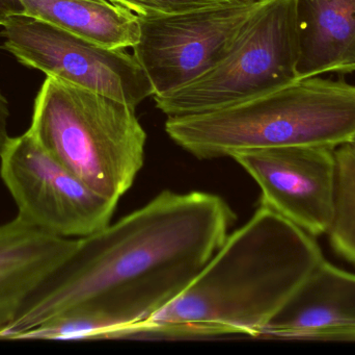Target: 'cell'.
I'll return each instance as SVG.
<instances>
[{
	"label": "cell",
	"instance_id": "6da1fadb",
	"mask_svg": "<svg viewBox=\"0 0 355 355\" xmlns=\"http://www.w3.org/2000/svg\"><path fill=\"white\" fill-rule=\"evenodd\" d=\"M236 219L215 194L160 192L116 222L77 239L74 251L0 339L18 340L67 312L83 318L92 339L122 338L190 285Z\"/></svg>",
	"mask_w": 355,
	"mask_h": 355
},
{
	"label": "cell",
	"instance_id": "7a4b0ae2",
	"mask_svg": "<svg viewBox=\"0 0 355 355\" xmlns=\"http://www.w3.org/2000/svg\"><path fill=\"white\" fill-rule=\"evenodd\" d=\"M324 261L314 237L260 204L174 300L123 337H260Z\"/></svg>",
	"mask_w": 355,
	"mask_h": 355
},
{
	"label": "cell",
	"instance_id": "3957f363",
	"mask_svg": "<svg viewBox=\"0 0 355 355\" xmlns=\"http://www.w3.org/2000/svg\"><path fill=\"white\" fill-rule=\"evenodd\" d=\"M168 137L198 160L283 146L337 148L355 133V85L300 79L277 91L202 114L168 117Z\"/></svg>",
	"mask_w": 355,
	"mask_h": 355
},
{
	"label": "cell",
	"instance_id": "277c9868",
	"mask_svg": "<svg viewBox=\"0 0 355 355\" xmlns=\"http://www.w3.org/2000/svg\"><path fill=\"white\" fill-rule=\"evenodd\" d=\"M135 108L47 76L35 98L28 131L93 191L120 200L145 163L147 133Z\"/></svg>",
	"mask_w": 355,
	"mask_h": 355
},
{
	"label": "cell",
	"instance_id": "5b68a950",
	"mask_svg": "<svg viewBox=\"0 0 355 355\" xmlns=\"http://www.w3.org/2000/svg\"><path fill=\"white\" fill-rule=\"evenodd\" d=\"M298 56L295 0H262L220 62L188 85L154 95V100L168 117L234 106L300 79Z\"/></svg>",
	"mask_w": 355,
	"mask_h": 355
},
{
	"label": "cell",
	"instance_id": "8992f818",
	"mask_svg": "<svg viewBox=\"0 0 355 355\" xmlns=\"http://www.w3.org/2000/svg\"><path fill=\"white\" fill-rule=\"evenodd\" d=\"M0 176L18 217L58 237L79 239L101 231L119 202L93 191L28 131L6 142L0 152Z\"/></svg>",
	"mask_w": 355,
	"mask_h": 355
},
{
	"label": "cell",
	"instance_id": "52a82bcc",
	"mask_svg": "<svg viewBox=\"0 0 355 355\" xmlns=\"http://www.w3.org/2000/svg\"><path fill=\"white\" fill-rule=\"evenodd\" d=\"M2 27L4 49L47 76L135 108L155 94L143 67L125 49L98 45L27 14L10 17Z\"/></svg>",
	"mask_w": 355,
	"mask_h": 355
},
{
	"label": "cell",
	"instance_id": "ba28073f",
	"mask_svg": "<svg viewBox=\"0 0 355 355\" xmlns=\"http://www.w3.org/2000/svg\"><path fill=\"white\" fill-rule=\"evenodd\" d=\"M261 2L137 17L139 38L133 56L147 73L154 95L180 89L220 62Z\"/></svg>",
	"mask_w": 355,
	"mask_h": 355
},
{
	"label": "cell",
	"instance_id": "9c48e42d",
	"mask_svg": "<svg viewBox=\"0 0 355 355\" xmlns=\"http://www.w3.org/2000/svg\"><path fill=\"white\" fill-rule=\"evenodd\" d=\"M336 148L283 146L231 156L256 181L260 204L316 238L327 233L335 213Z\"/></svg>",
	"mask_w": 355,
	"mask_h": 355
},
{
	"label": "cell",
	"instance_id": "30bf717a",
	"mask_svg": "<svg viewBox=\"0 0 355 355\" xmlns=\"http://www.w3.org/2000/svg\"><path fill=\"white\" fill-rule=\"evenodd\" d=\"M260 337L355 340V274L322 261Z\"/></svg>",
	"mask_w": 355,
	"mask_h": 355
},
{
	"label": "cell",
	"instance_id": "8fae6325",
	"mask_svg": "<svg viewBox=\"0 0 355 355\" xmlns=\"http://www.w3.org/2000/svg\"><path fill=\"white\" fill-rule=\"evenodd\" d=\"M77 239L42 231L17 216L0 225V335L66 262Z\"/></svg>",
	"mask_w": 355,
	"mask_h": 355
},
{
	"label": "cell",
	"instance_id": "7c38bea8",
	"mask_svg": "<svg viewBox=\"0 0 355 355\" xmlns=\"http://www.w3.org/2000/svg\"><path fill=\"white\" fill-rule=\"evenodd\" d=\"M298 79L355 71V0H295Z\"/></svg>",
	"mask_w": 355,
	"mask_h": 355
},
{
	"label": "cell",
	"instance_id": "4fadbf2b",
	"mask_svg": "<svg viewBox=\"0 0 355 355\" xmlns=\"http://www.w3.org/2000/svg\"><path fill=\"white\" fill-rule=\"evenodd\" d=\"M25 14L43 19L87 41L112 49L139 41L137 15L108 0H22Z\"/></svg>",
	"mask_w": 355,
	"mask_h": 355
},
{
	"label": "cell",
	"instance_id": "5bb4252c",
	"mask_svg": "<svg viewBox=\"0 0 355 355\" xmlns=\"http://www.w3.org/2000/svg\"><path fill=\"white\" fill-rule=\"evenodd\" d=\"M335 154V213L327 233L335 252L355 265V151L345 143Z\"/></svg>",
	"mask_w": 355,
	"mask_h": 355
},
{
	"label": "cell",
	"instance_id": "9a60e30c",
	"mask_svg": "<svg viewBox=\"0 0 355 355\" xmlns=\"http://www.w3.org/2000/svg\"><path fill=\"white\" fill-rule=\"evenodd\" d=\"M137 17L166 16L191 10L232 6L252 0H108Z\"/></svg>",
	"mask_w": 355,
	"mask_h": 355
},
{
	"label": "cell",
	"instance_id": "2e32d148",
	"mask_svg": "<svg viewBox=\"0 0 355 355\" xmlns=\"http://www.w3.org/2000/svg\"><path fill=\"white\" fill-rule=\"evenodd\" d=\"M26 13L22 0H0V25H3L10 17Z\"/></svg>",
	"mask_w": 355,
	"mask_h": 355
},
{
	"label": "cell",
	"instance_id": "e0dca14e",
	"mask_svg": "<svg viewBox=\"0 0 355 355\" xmlns=\"http://www.w3.org/2000/svg\"><path fill=\"white\" fill-rule=\"evenodd\" d=\"M8 118H10V108H8V99L0 91V152L10 139L8 131Z\"/></svg>",
	"mask_w": 355,
	"mask_h": 355
},
{
	"label": "cell",
	"instance_id": "ac0fdd59",
	"mask_svg": "<svg viewBox=\"0 0 355 355\" xmlns=\"http://www.w3.org/2000/svg\"><path fill=\"white\" fill-rule=\"evenodd\" d=\"M348 145L350 146V147L352 148V149L355 151V133L354 135V137L352 138V139L349 140V142H347Z\"/></svg>",
	"mask_w": 355,
	"mask_h": 355
}]
</instances>
